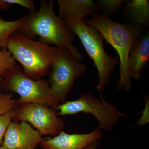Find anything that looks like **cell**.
Masks as SVG:
<instances>
[{"mask_svg":"<svg viewBox=\"0 0 149 149\" xmlns=\"http://www.w3.org/2000/svg\"><path fill=\"white\" fill-rule=\"evenodd\" d=\"M98 127L90 133L68 134L63 130L53 138L45 139L40 143L42 149H84L89 144L102 139Z\"/></svg>","mask_w":149,"mask_h":149,"instance_id":"10","label":"cell"},{"mask_svg":"<svg viewBox=\"0 0 149 149\" xmlns=\"http://www.w3.org/2000/svg\"><path fill=\"white\" fill-rule=\"evenodd\" d=\"M54 6L53 1H41L38 11L27 16L17 32L29 38L38 36L41 42L55 45L58 49H66L80 62L83 56L72 44L74 34L56 15Z\"/></svg>","mask_w":149,"mask_h":149,"instance_id":"1","label":"cell"},{"mask_svg":"<svg viewBox=\"0 0 149 149\" xmlns=\"http://www.w3.org/2000/svg\"><path fill=\"white\" fill-rule=\"evenodd\" d=\"M20 121L10 123L2 146L6 149H36L45 139L28 123Z\"/></svg>","mask_w":149,"mask_h":149,"instance_id":"9","label":"cell"},{"mask_svg":"<svg viewBox=\"0 0 149 149\" xmlns=\"http://www.w3.org/2000/svg\"><path fill=\"white\" fill-rule=\"evenodd\" d=\"M65 24L79 37L88 55L94 62L98 74L97 88L100 92L109 83L112 74L119 63V58L107 53L104 47L103 37L97 30L87 25L84 20Z\"/></svg>","mask_w":149,"mask_h":149,"instance_id":"4","label":"cell"},{"mask_svg":"<svg viewBox=\"0 0 149 149\" xmlns=\"http://www.w3.org/2000/svg\"><path fill=\"white\" fill-rule=\"evenodd\" d=\"M27 19V16L13 21H6L0 17V49H6L12 34L16 32Z\"/></svg>","mask_w":149,"mask_h":149,"instance_id":"14","label":"cell"},{"mask_svg":"<svg viewBox=\"0 0 149 149\" xmlns=\"http://www.w3.org/2000/svg\"><path fill=\"white\" fill-rule=\"evenodd\" d=\"M13 120L29 123L41 136H56L63 130L65 123L58 111L37 103L18 106L15 108Z\"/></svg>","mask_w":149,"mask_h":149,"instance_id":"8","label":"cell"},{"mask_svg":"<svg viewBox=\"0 0 149 149\" xmlns=\"http://www.w3.org/2000/svg\"><path fill=\"white\" fill-rule=\"evenodd\" d=\"M0 149H6L3 146H0Z\"/></svg>","mask_w":149,"mask_h":149,"instance_id":"23","label":"cell"},{"mask_svg":"<svg viewBox=\"0 0 149 149\" xmlns=\"http://www.w3.org/2000/svg\"><path fill=\"white\" fill-rule=\"evenodd\" d=\"M58 55L50 69L48 83L61 104L66 101L75 80L87 70L85 64L77 61L66 49H59Z\"/></svg>","mask_w":149,"mask_h":149,"instance_id":"7","label":"cell"},{"mask_svg":"<svg viewBox=\"0 0 149 149\" xmlns=\"http://www.w3.org/2000/svg\"><path fill=\"white\" fill-rule=\"evenodd\" d=\"M17 64L7 49H0V77H3Z\"/></svg>","mask_w":149,"mask_h":149,"instance_id":"16","label":"cell"},{"mask_svg":"<svg viewBox=\"0 0 149 149\" xmlns=\"http://www.w3.org/2000/svg\"><path fill=\"white\" fill-rule=\"evenodd\" d=\"M84 21L88 26L97 30L106 42L109 44L117 52L120 63V77L117 88L118 91H129L131 84L128 65L129 54L134 44L143 34V26L121 24L100 14Z\"/></svg>","mask_w":149,"mask_h":149,"instance_id":"2","label":"cell"},{"mask_svg":"<svg viewBox=\"0 0 149 149\" xmlns=\"http://www.w3.org/2000/svg\"><path fill=\"white\" fill-rule=\"evenodd\" d=\"M10 5L11 4L17 5L27 8L31 12L35 9V3L32 0H3Z\"/></svg>","mask_w":149,"mask_h":149,"instance_id":"19","label":"cell"},{"mask_svg":"<svg viewBox=\"0 0 149 149\" xmlns=\"http://www.w3.org/2000/svg\"><path fill=\"white\" fill-rule=\"evenodd\" d=\"M58 115H72L80 113L93 115L98 121L100 129L111 130L121 117L126 116L118 111L113 104L103 99L93 97L89 93H84L75 100L60 104L56 109Z\"/></svg>","mask_w":149,"mask_h":149,"instance_id":"6","label":"cell"},{"mask_svg":"<svg viewBox=\"0 0 149 149\" xmlns=\"http://www.w3.org/2000/svg\"><path fill=\"white\" fill-rule=\"evenodd\" d=\"M2 77H0V85H1V84L2 82Z\"/></svg>","mask_w":149,"mask_h":149,"instance_id":"22","label":"cell"},{"mask_svg":"<svg viewBox=\"0 0 149 149\" xmlns=\"http://www.w3.org/2000/svg\"><path fill=\"white\" fill-rule=\"evenodd\" d=\"M59 18L65 24L84 20L100 14L97 4L91 0H58Z\"/></svg>","mask_w":149,"mask_h":149,"instance_id":"11","label":"cell"},{"mask_svg":"<svg viewBox=\"0 0 149 149\" xmlns=\"http://www.w3.org/2000/svg\"><path fill=\"white\" fill-rule=\"evenodd\" d=\"M10 5L4 1L3 0H0V10H5L8 8Z\"/></svg>","mask_w":149,"mask_h":149,"instance_id":"21","label":"cell"},{"mask_svg":"<svg viewBox=\"0 0 149 149\" xmlns=\"http://www.w3.org/2000/svg\"><path fill=\"white\" fill-rule=\"evenodd\" d=\"M15 108L0 116V144H3L6 131L13 120L15 115Z\"/></svg>","mask_w":149,"mask_h":149,"instance_id":"18","label":"cell"},{"mask_svg":"<svg viewBox=\"0 0 149 149\" xmlns=\"http://www.w3.org/2000/svg\"><path fill=\"white\" fill-rule=\"evenodd\" d=\"M128 1L125 0H100L98 4L100 10L103 12L106 16L108 17L113 15L120 8L121 6Z\"/></svg>","mask_w":149,"mask_h":149,"instance_id":"15","label":"cell"},{"mask_svg":"<svg viewBox=\"0 0 149 149\" xmlns=\"http://www.w3.org/2000/svg\"><path fill=\"white\" fill-rule=\"evenodd\" d=\"M149 61V34L146 32L134 44L129 53L128 65L131 78L139 80Z\"/></svg>","mask_w":149,"mask_h":149,"instance_id":"12","label":"cell"},{"mask_svg":"<svg viewBox=\"0 0 149 149\" xmlns=\"http://www.w3.org/2000/svg\"><path fill=\"white\" fill-rule=\"evenodd\" d=\"M99 145H100V144H99L98 141H95V142H93L89 144L84 149H97Z\"/></svg>","mask_w":149,"mask_h":149,"instance_id":"20","label":"cell"},{"mask_svg":"<svg viewBox=\"0 0 149 149\" xmlns=\"http://www.w3.org/2000/svg\"><path fill=\"white\" fill-rule=\"evenodd\" d=\"M1 85L5 90L17 93L20 97L17 106L37 103L56 109L61 103L58 97L51 90L45 79L34 80L27 77L16 64L2 77Z\"/></svg>","mask_w":149,"mask_h":149,"instance_id":"5","label":"cell"},{"mask_svg":"<svg viewBox=\"0 0 149 149\" xmlns=\"http://www.w3.org/2000/svg\"><path fill=\"white\" fill-rule=\"evenodd\" d=\"M13 97L12 93L0 92V116L17 106V101Z\"/></svg>","mask_w":149,"mask_h":149,"instance_id":"17","label":"cell"},{"mask_svg":"<svg viewBox=\"0 0 149 149\" xmlns=\"http://www.w3.org/2000/svg\"><path fill=\"white\" fill-rule=\"evenodd\" d=\"M126 8L132 22L142 26L149 24V2L147 0L127 1Z\"/></svg>","mask_w":149,"mask_h":149,"instance_id":"13","label":"cell"},{"mask_svg":"<svg viewBox=\"0 0 149 149\" xmlns=\"http://www.w3.org/2000/svg\"><path fill=\"white\" fill-rule=\"evenodd\" d=\"M6 49L21 64L24 74L34 80L47 74L60 51L56 47L35 41L17 32L10 37Z\"/></svg>","mask_w":149,"mask_h":149,"instance_id":"3","label":"cell"}]
</instances>
